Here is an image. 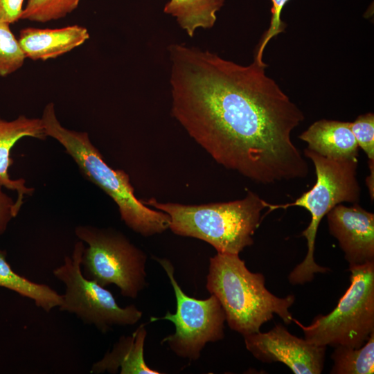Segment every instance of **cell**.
<instances>
[{
  "label": "cell",
  "instance_id": "cb8c5ba5",
  "mask_svg": "<svg viewBox=\"0 0 374 374\" xmlns=\"http://www.w3.org/2000/svg\"><path fill=\"white\" fill-rule=\"evenodd\" d=\"M2 188L0 184V235L5 232L11 219L17 215L15 211V201Z\"/></svg>",
  "mask_w": 374,
  "mask_h": 374
},
{
  "label": "cell",
  "instance_id": "52a82bcc",
  "mask_svg": "<svg viewBox=\"0 0 374 374\" xmlns=\"http://www.w3.org/2000/svg\"><path fill=\"white\" fill-rule=\"evenodd\" d=\"M76 236L88 244L81 266L83 275L103 287L116 285L121 294L135 299L147 285L146 254L113 228L79 225Z\"/></svg>",
  "mask_w": 374,
  "mask_h": 374
},
{
  "label": "cell",
  "instance_id": "ba28073f",
  "mask_svg": "<svg viewBox=\"0 0 374 374\" xmlns=\"http://www.w3.org/2000/svg\"><path fill=\"white\" fill-rule=\"evenodd\" d=\"M84 249L83 242H77L71 256H66L63 264L53 271L66 287L60 310L75 314L103 333L114 325L136 323L142 317L141 311L134 305L120 307L111 292L83 275L81 260Z\"/></svg>",
  "mask_w": 374,
  "mask_h": 374
},
{
  "label": "cell",
  "instance_id": "30bf717a",
  "mask_svg": "<svg viewBox=\"0 0 374 374\" xmlns=\"http://www.w3.org/2000/svg\"><path fill=\"white\" fill-rule=\"evenodd\" d=\"M243 337L247 349L260 362H281L295 374H320L323 371L326 346L297 337L280 324L267 332Z\"/></svg>",
  "mask_w": 374,
  "mask_h": 374
},
{
  "label": "cell",
  "instance_id": "8992f818",
  "mask_svg": "<svg viewBox=\"0 0 374 374\" xmlns=\"http://www.w3.org/2000/svg\"><path fill=\"white\" fill-rule=\"evenodd\" d=\"M349 271L350 285L332 312L305 326L293 318L309 342L357 348L374 332V262L349 265Z\"/></svg>",
  "mask_w": 374,
  "mask_h": 374
},
{
  "label": "cell",
  "instance_id": "e0dca14e",
  "mask_svg": "<svg viewBox=\"0 0 374 374\" xmlns=\"http://www.w3.org/2000/svg\"><path fill=\"white\" fill-rule=\"evenodd\" d=\"M224 0H170L164 12L176 18L179 26L193 37L197 28H210L216 21V13Z\"/></svg>",
  "mask_w": 374,
  "mask_h": 374
},
{
  "label": "cell",
  "instance_id": "7402d4cb",
  "mask_svg": "<svg viewBox=\"0 0 374 374\" xmlns=\"http://www.w3.org/2000/svg\"><path fill=\"white\" fill-rule=\"evenodd\" d=\"M272 7L271 9V17L269 26L262 37L255 55V60L262 63V54L265 46L270 39L284 31L286 24L281 20L280 15L285 5L290 0H271Z\"/></svg>",
  "mask_w": 374,
  "mask_h": 374
},
{
  "label": "cell",
  "instance_id": "9c48e42d",
  "mask_svg": "<svg viewBox=\"0 0 374 374\" xmlns=\"http://www.w3.org/2000/svg\"><path fill=\"white\" fill-rule=\"evenodd\" d=\"M154 258L170 279L176 297L177 310L175 314L167 312L162 317H151L150 321L168 320L173 323L175 332L164 337L161 344H166L179 357L197 360L208 342L224 338L226 317L223 308L213 295L206 299L187 296L175 278L171 262L166 258Z\"/></svg>",
  "mask_w": 374,
  "mask_h": 374
},
{
  "label": "cell",
  "instance_id": "9a60e30c",
  "mask_svg": "<svg viewBox=\"0 0 374 374\" xmlns=\"http://www.w3.org/2000/svg\"><path fill=\"white\" fill-rule=\"evenodd\" d=\"M147 335L145 323L141 324L129 336H122L111 351L91 366V373L160 374L150 368L144 359V344Z\"/></svg>",
  "mask_w": 374,
  "mask_h": 374
},
{
  "label": "cell",
  "instance_id": "3957f363",
  "mask_svg": "<svg viewBox=\"0 0 374 374\" xmlns=\"http://www.w3.org/2000/svg\"><path fill=\"white\" fill-rule=\"evenodd\" d=\"M265 276L253 273L238 254L217 253L210 258L206 288L220 303L231 329L243 336L260 332L262 325L279 316L289 324L293 294L280 298L265 287Z\"/></svg>",
  "mask_w": 374,
  "mask_h": 374
},
{
  "label": "cell",
  "instance_id": "277c9868",
  "mask_svg": "<svg viewBox=\"0 0 374 374\" xmlns=\"http://www.w3.org/2000/svg\"><path fill=\"white\" fill-rule=\"evenodd\" d=\"M141 201L167 213L169 229L175 234L204 240L217 253L231 254L253 244V235L267 203L251 191L242 199L201 205L163 203L153 197Z\"/></svg>",
  "mask_w": 374,
  "mask_h": 374
},
{
  "label": "cell",
  "instance_id": "2e32d148",
  "mask_svg": "<svg viewBox=\"0 0 374 374\" xmlns=\"http://www.w3.org/2000/svg\"><path fill=\"white\" fill-rule=\"evenodd\" d=\"M6 255V251L0 249V287L32 299L46 312L62 305V295L47 285L33 282L17 274L7 262Z\"/></svg>",
  "mask_w": 374,
  "mask_h": 374
},
{
  "label": "cell",
  "instance_id": "4fadbf2b",
  "mask_svg": "<svg viewBox=\"0 0 374 374\" xmlns=\"http://www.w3.org/2000/svg\"><path fill=\"white\" fill-rule=\"evenodd\" d=\"M89 38L86 28L72 25L52 29L25 28L20 30L18 41L26 58L46 61L70 52Z\"/></svg>",
  "mask_w": 374,
  "mask_h": 374
},
{
  "label": "cell",
  "instance_id": "6da1fadb",
  "mask_svg": "<svg viewBox=\"0 0 374 374\" xmlns=\"http://www.w3.org/2000/svg\"><path fill=\"white\" fill-rule=\"evenodd\" d=\"M169 51L172 115L217 163L263 184L307 176L291 139L304 115L266 64L242 66L183 44Z\"/></svg>",
  "mask_w": 374,
  "mask_h": 374
},
{
  "label": "cell",
  "instance_id": "603a6c76",
  "mask_svg": "<svg viewBox=\"0 0 374 374\" xmlns=\"http://www.w3.org/2000/svg\"><path fill=\"white\" fill-rule=\"evenodd\" d=\"M24 0H0V21L13 24L21 19Z\"/></svg>",
  "mask_w": 374,
  "mask_h": 374
},
{
  "label": "cell",
  "instance_id": "d4e9b609",
  "mask_svg": "<svg viewBox=\"0 0 374 374\" xmlns=\"http://www.w3.org/2000/svg\"><path fill=\"white\" fill-rule=\"evenodd\" d=\"M368 163H369V167H370V170H371V175L366 179V184H367V186L368 187L370 195H371V198L373 199V192H374V190H373L374 160L369 161Z\"/></svg>",
  "mask_w": 374,
  "mask_h": 374
},
{
  "label": "cell",
  "instance_id": "ac0fdd59",
  "mask_svg": "<svg viewBox=\"0 0 374 374\" xmlns=\"http://www.w3.org/2000/svg\"><path fill=\"white\" fill-rule=\"evenodd\" d=\"M331 355L332 374H373L374 372V332L359 348L338 346Z\"/></svg>",
  "mask_w": 374,
  "mask_h": 374
},
{
  "label": "cell",
  "instance_id": "8fae6325",
  "mask_svg": "<svg viewBox=\"0 0 374 374\" xmlns=\"http://www.w3.org/2000/svg\"><path fill=\"white\" fill-rule=\"evenodd\" d=\"M330 234L338 241L349 265L374 262V214L358 203L341 204L327 214Z\"/></svg>",
  "mask_w": 374,
  "mask_h": 374
},
{
  "label": "cell",
  "instance_id": "7c38bea8",
  "mask_svg": "<svg viewBox=\"0 0 374 374\" xmlns=\"http://www.w3.org/2000/svg\"><path fill=\"white\" fill-rule=\"evenodd\" d=\"M24 137L39 140L47 137L41 118H28L24 115L12 121L0 118V184L3 187L17 192L15 201L17 215L24 203V196L33 195L35 190L26 185L25 179H12L8 174V168L13 163L10 157V150L19 140Z\"/></svg>",
  "mask_w": 374,
  "mask_h": 374
},
{
  "label": "cell",
  "instance_id": "7a4b0ae2",
  "mask_svg": "<svg viewBox=\"0 0 374 374\" xmlns=\"http://www.w3.org/2000/svg\"><path fill=\"white\" fill-rule=\"evenodd\" d=\"M41 119L46 136L59 142L76 163L81 174L114 200L121 220L130 229L148 237L169 229V215L150 208L135 196L129 175L106 163L87 132L69 130L61 125L53 103L45 106Z\"/></svg>",
  "mask_w": 374,
  "mask_h": 374
},
{
  "label": "cell",
  "instance_id": "44dd1931",
  "mask_svg": "<svg viewBox=\"0 0 374 374\" xmlns=\"http://www.w3.org/2000/svg\"><path fill=\"white\" fill-rule=\"evenodd\" d=\"M350 128L359 147L366 154L368 160H374V114L359 115L350 123Z\"/></svg>",
  "mask_w": 374,
  "mask_h": 374
},
{
  "label": "cell",
  "instance_id": "5bb4252c",
  "mask_svg": "<svg viewBox=\"0 0 374 374\" xmlns=\"http://www.w3.org/2000/svg\"><path fill=\"white\" fill-rule=\"evenodd\" d=\"M299 138L308 149L332 159H357L358 145L349 122L322 119L314 122Z\"/></svg>",
  "mask_w": 374,
  "mask_h": 374
},
{
  "label": "cell",
  "instance_id": "5b68a950",
  "mask_svg": "<svg viewBox=\"0 0 374 374\" xmlns=\"http://www.w3.org/2000/svg\"><path fill=\"white\" fill-rule=\"evenodd\" d=\"M304 155L310 159L314 166L317 181L314 186L304 193L294 202L285 204L267 203L271 211L290 206H301L311 215L310 222L301 233L308 242V253L305 259L289 274L292 285H303L311 282L314 274L326 273V267L317 265L314 259L317 233L322 218L336 205L344 202L353 204L359 199L360 187L357 179V159H332L321 156L305 148Z\"/></svg>",
  "mask_w": 374,
  "mask_h": 374
},
{
  "label": "cell",
  "instance_id": "d6986e66",
  "mask_svg": "<svg viewBox=\"0 0 374 374\" xmlns=\"http://www.w3.org/2000/svg\"><path fill=\"white\" fill-rule=\"evenodd\" d=\"M81 0H28L21 19L45 23L60 19L77 8Z\"/></svg>",
  "mask_w": 374,
  "mask_h": 374
},
{
  "label": "cell",
  "instance_id": "ffe728a7",
  "mask_svg": "<svg viewBox=\"0 0 374 374\" xmlns=\"http://www.w3.org/2000/svg\"><path fill=\"white\" fill-rule=\"evenodd\" d=\"M10 24L0 21V76H8L24 64L26 58Z\"/></svg>",
  "mask_w": 374,
  "mask_h": 374
}]
</instances>
